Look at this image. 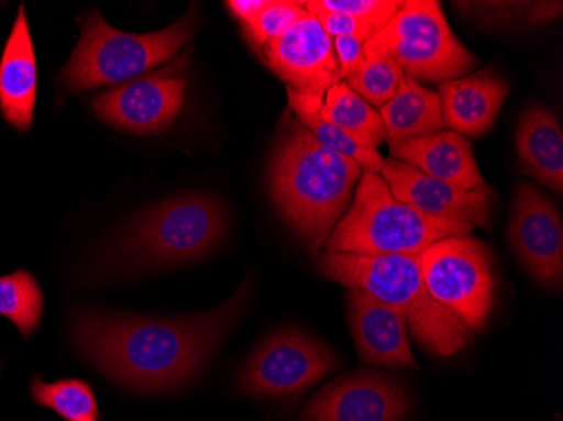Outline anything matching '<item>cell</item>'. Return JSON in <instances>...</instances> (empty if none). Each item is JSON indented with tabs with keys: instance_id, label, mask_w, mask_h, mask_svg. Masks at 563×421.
<instances>
[{
	"instance_id": "cell-1",
	"label": "cell",
	"mask_w": 563,
	"mask_h": 421,
	"mask_svg": "<svg viewBox=\"0 0 563 421\" xmlns=\"http://www.w3.org/2000/svg\"><path fill=\"white\" fill-rule=\"evenodd\" d=\"M249 297L242 285L223 306L192 318H125L85 312L71 337L85 359L107 378L135 391H174L205 372Z\"/></svg>"
},
{
	"instance_id": "cell-21",
	"label": "cell",
	"mask_w": 563,
	"mask_h": 421,
	"mask_svg": "<svg viewBox=\"0 0 563 421\" xmlns=\"http://www.w3.org/2000/svg\"><path fill=\"white\" fill-rule=\"evenodd\" d=\"M321 113L329 123L368 151L378 152L379 145L387 141V130L378 110L354 93L344 81H338L325 91Z\"/></svg>"
},
{
	"instance_id": "cell-2",
	"label": "cell",
	"mask_w": 563,
	"mask_h": 421,
	"mask_svg": "<svg viewBox=\"0 0 563 421\" xmlns=\"http://www.w3.org/2000/svg\"><path fill=\"white\" fill-rule=\"evenodd\" d=\"M362 176V167L319 144L292 112L284 113L268 188L278 213L312 255L346 213Z\"/></svg>"
},
{
	"instance_id": "cell-9",
	"label": "cell",
	"mask_w": 563,
	"mask_h": 421,
	"mask_svg": "<svg viewBox=\"0 0 563 421\" xmlns=\"http://www.w3.org/2000/svg\"><path fill=\"white\" fill-rule=\"evenodd\" d=\"M338 364L340 359L324 342L299 329H284L268 335L250 354L239 385L252 397H299L334 372Z\"/></svg>"
},
{
	"instance_id": "cell-22",
	"label": "cell",
	"mask_w": 563,
	"mask_h": 421,
	"mask_svg": "<svg viewBox=\"0 0 563 421\" xmlns=\"http://www.w3.org/2000/svg\"><path fill=\"white\" fill-rule=\"evenodd\" d=\"M287 95H289L290 112L296 115L297 122L303 129L309 130L314 135L319 144L324 145L329 151L343 155L346 159L353 160L362 167L363 173L382 174L385 159L379 155V152L368 151V148L357 144L322 117L321 109L324 95L299 93V91L289 90V88H287Z\"/></svg>"
},
{
	"instance_id": "cell-11",
	"label": "cell",
	"mask_w": 563,
	"mask_h": 421,
	"mask_svg": "<svg viewBox=\"0 0 563 421\" xmlns=\"http://www.w3.org/2000/svg\"><path fill=\"white\" fill-rule=\"evenodd\" d=\"M508 240L534 280L552 290L562 288V218L556 206L533 184L520 182L515 189Z\"/></svg>"
},
{
	"instance_id": "cell-13",
	"label": "cell",
	"mask_w": 563,
	"mask_h": 421,
	"mask_svg": "<svg viewBox=\"0 0 563 421\" xmlns=\"http://www.w3.org/2000/svg\"><path fill=\"white\" fill-rule=\"evenodd\" d=\"M410 410L400 383L382 373L343 376L316 395L300 421H404Z\"/></svg>"
},
{
	"instance_id": "cell-29",
	"label": "cell",
	"mask_w": 563,
	"mask_h": 421,
	"mask_svg": "<svg viewBox=\"0 0 563 421\" xmlns=\"http://www.w3.org/2000/svg\"><path fill=\"white\" fill-rule=\"evenodd\" d=\"M312 15L318 18L322 30L325 31V34L331 40L338 36H356L366 43L378 31V27H375V25L351 18V15L332 14V12H319V14Z\"/></svg>"
},
{
	"instance_id": "cell-28",
	"label": "cell",
	"mask_w": 563,
	"mask_h": 421,
	"mask_svg": "<svg viewBox=\"0 0 563 421\" xmlns=\"http://www.w3.org/2000/svg\"><path fill=\"white\" fill-rule=\"evenodd\" d=\"M300 5L309 14L332 12V14L351 15L379 30L397 14L401 2L400 0H306L300 2Z\"/></svg>"
},
{
	"instance_id": "cell-7",
	"label": "cell",
	"mask_w": 563,
	"mask_h": 421,
	"mask_svg": "<svg viewBox=\"0 0 563 421\" xmlns=\"http://www.w3.org/2000/svg\"><path fill=\"white\" fill-rule=\"evenodd\" d=\"M366 59H391L412 80L445 84L479 62L452 33L438 0H405L365 44Z\"/></svg>"
},
{
	"instance_id": "cell-18",
	"label": "cell",
	"mask_w": 563,
	"mask_h": 421,
	"mask_svg": "<svg viewBox=\"0 0 563 421\" xmlns=\"http://www.w3.org/2000/svg\"><path fill=\"white\" fill-rule=\"evenodd\" d=\"M37 69L25 9H19L11 36L0 62V110L19 132L33 125Z\"/></svg>"
},
{
	"instance_id": "cell-10",
	"label": "cell",
	"mask_w": 563,
	"mask_h": 421,
	"mask_svg": "<svg viewBox=\"0 0 563 421\" xmlns=\"http://www.w3.org/2000/svg\"><path fill=\"white\" fill-rule=\"evenodd\" d=\"M189 49L166 68L103 91L91 101L98 120L123 132L159 134L173 125L185 103Z\"/></svg>"
},
{
	"instance_id": "cell-27",
	"label": "cell",
	"mask_w": 563,
	"mask_h": 421,
	"mask_svg": "<svg viewBox=\"0 0 563 421\" xmlns=\"http://www.w3.org/2000/svg\"><path fill=\"white\" fill-rule=\"evenodd\" d=\"M307 14L300 2H268L267 8L253 19L249 25L243 27L246 40L252 44L253 49L262 56L265 44L271 43L275 37L282 36L296 24L299 19Z\"/></svg>"
},
{
	"instance_id": "cell-17",
	"label": "cell",
	"mask_w": 563,
	"mask_h": 421,
	"mask_svg": "<svg viewBox=\"0 0 563 421\" xmlns=\"http://www.w3.org/2000/svg\"><path fill=\"white\" fill-rule=\"evenodd\" d=\"M391 157L466 191L489 189L484 182L470 139L442 130L439 134L390 145Z\"/></svg>"
},
{
	"instance_id": "cell-12",
	"label": "cell",
	"mask_w": 563,
	"mask_h": 421,
	"mask_svg": "<svg viewBox=\"0 0 563 421\" xmlns=\"http://www.w3.org/2000/svg\"><path fill=\"white\" fill-rule=\"evenodd\" d=\"M262 58L289 90L299 93L325 95L341 81L332 40L309 12L265 44Z\"/></svg>"
},
{
	"instance_id": "cell-26",
	"label": "cell",
	"mask_w": 563,
	"mask_h": 421,
	"mask_svg": "<svg viewBox=\"0 0 563 421\" xmlns=\"http://www.w3.org/2000/svg\"><path fill=\"white\" fill-rule=\"evenodd\" d=\"M404 76L405 73L391 59L373 58L366 59L365 66L346 78L344 84L372 107L382 109L395 97Z\"/></svg>"
},
{
	"instance_id": "cell-8",
	"label": "cell",
	"mask_w": 563,
	"mask_h": 421,
	"mask_svg": "<svg viewBox=\"0 0 563 421\" xmlns=\"http://www.w3.org/2000/svg\"><path fill=\"white\" fill-rule=\"evenodd\" d=\"M427 292L471 332H483L495 306L496 277L488 246L471 236L433 243L419 255Z\"/></svg>"
},
{
	"instance_id": "cell-14",
	"label": "cell",
	"mask_w": 563,
	"mask_h": 421,
	"mask_svg": "<svg viewBox=\"0 0 563 421\" xmlns=\"http://www.w3.org/2000/svg\"><path fill=\"white\" fill-rule=\"evenodd\" d=\"M382 177L397 201L439 220L492 228V189L466 191L454 184L420 173L400 160L385 159Z\"/></svg>"
},
{
	"instance_id": "cell-5",
	"label": "cell",
	"mask_w": 563,
	"mask_h": 421,
	"mask_svg": "<svg viewBox=\"0 0 563 421\" xmlns=\"http://www.w3.org/2000/svg\"><path fill=\"white\" fill-rule=\"evenodd\" d=\"M195 31V8L166 30L148 34L113 30L98 12H91L59 76L73 93L126 84L148 69L174 62L191 43Z\"/></svg>"
},
{
	"instance_id": "cell-15",
	"label": "cell",
	"mask_w": 563,
	"mask_h": 421,
	"mask_svg": "<svg viewBox=\"0 0 563 421\" xmlns=\"http://www.w3.org/2000/svg\"><path fill=\"white\" fill-rule=\"evenodd\" d=\"M351 334L362 359L375 366L417 369L408 342L407 319L360 288L347 292Z\"/></svg>"
},
{
	"instance_id": "cell-24",
	"label": "cell",
	"mask_w": 563,
	"mask_h": 421,
	"mask_svg": "<svg viewBox=\"0 0 563 421\" xmlns=\"http://www.w3.org/2000/svg\"><path fill=\"white\" fill-rule=\"evenodd\" d=\"M43 307V292L30 272L0 277V315L8 318L25 337L40 325Z\"/></svg>"
},
{
	"instance_id": "cell-30",
	"label": "cell",
	"mask_w": 563,
	"mask_h": 421,
	"mask_svg": "<svg viewBox=\"0 0 563 421\" xmlns=\"http://www.w3.org/2000/svg\"><path fill=\"white\" fill-rule=\"evenodd\" d=\"M365 41L356 36H338L332 40L334 55H336L338 66H340L341 81L346 80L365 66Z\"/></svg>"
},
{
	"instance_id": "cell-19",
	"label": "cell",
	"mask_w": 563,
	"mask_h": 421,
	"mask_svg": "<svg viewBox=\"0 0 563 421\" xmlns=\"http://www.w3.org/2000/svg\"><path fill=\"white\" fill-rule=\"evenodd\" d=\"M517 148L525 173L555 195H562V126L555 113L545 104H531L525 110L518 123Z\"/></svg>"
},
{
	"instance_id": "cell-25",
	"label": "cell",
	"mask_w": 563,
	"mask_h": 421,
	"mask_svg": "<svg viewBox=\"0 0 563 421\" xmlns=\"http://www.w3.org/2000/svg\"><path fill=\"white\" fill-rule=\"evenodd\" d=\"M36 403L55 410L66 421H98V405L93 389L80 379L46 383L36 378L31 385Z\"/></svg>"
},
{
	"instance_id": "cell-23",
	"label": "cell",
	"mask_w": 563,
	"mask_h": 421,
	"mask_svg": "<svg viewBox=\"0 0 563 421\" xmlns=\"http://www.w3.org/2000/svg\"><path fill=\"white\" fill-rule=\"evenodd\" d=\"M481 30L503 31L514 27H539L562 14V2H455Z\"/></svg>"
},
{
	"instance_id": "cell-16",
	"label": "cell",
	"mask_w": 563,
	"mask_h": 421,
	"mask_svg": "<svg viewBox=\"0 0 563 421\" xmlns=\"http://www.w3.org/2000/svg\"><path fill=\"white\" fill-rule=\"evenodd\" d=\"M445 129L479 139L495 125L509 95V85L492 69L471 73L439 87Z\"/></svg>"
},
{
	"instance_id": "cell-31",
	"label": "cell",
	"mask_w": 563,
	"mask_h": 421,
	"mask_svg": "<svg viewBox=\"0 0 563 421\" xmlns=\"http://www.w3.org/2000/svg\"><path fill=\"white\" fill-rule=\"evenodd\" d=\"M268 5V0H232L227 2L228 11L232 12L243 27L249 25Z\"/></svg>"
},
{
	"instance_id": "cell-20",
	"label": "cell",
	"mask_w": 563,
	"mask_h": 421,
	"mask_svg": "<svg viewBox=\"0 0 563 421\" xmlns=\"http://www.w3.org/2000/svg\"><path fill=\"white\" fill-rule=\"evenodd\" d=\"M391 144L439 134L445 130L441 98L435 91L420 87L419 81L404 76L395 97L378 110Z\"/></svg>"
},
{
	"instance_id": "cell-6",
	"label": "cell",
	"mask_w": 563,
	"mask_h": 421,
	"mask_svg": "<svg viewBox=\"0 0 563 421\" xmlns=\"http://www.w3.org/2000/svg\"><path fill=\"white\" fill-rule=\"evenodd\" d=\"M227 209L207 195H185L148 209L123 233L113 263L169 267L213 252L227 234Z\"/></svg>"
},
{
	"instance_id": "cell-4",
	"label": "cell",
	"mask_w": 563,
	"mask_h": 421,
	"mask_svg": "<svg viewBox=\"0 0 563 421\" xmlns=\"http://www.w3.org/2000/svg\"><path fill=\"white\" fill-rule=\"evenodd\" d=\"M473 224L439 220L397 201L379 174L363 173L353 201L332 230L324 252L417 256L433 243L470 236Z\"/></svg>"
},
{
	"instance_id": "cell-3",
	"label": "cell",
	"mask_w": 563,
	"mask_h": 421,
	"mask_svg": "<svg viewBox=\"0 0 563 421\" xmlns=\"http://www.w3.org/2000/svg\"><path fill=\"white\" fill-rule=\"evenodd\" d=\"M316 268L322 277L347 288H360L398 310L410 324L413 337L429 353L451 357L473 339L466 324L427 292L419 255L324 252L316 259Z\"/></svg>"
}]
</instances>
